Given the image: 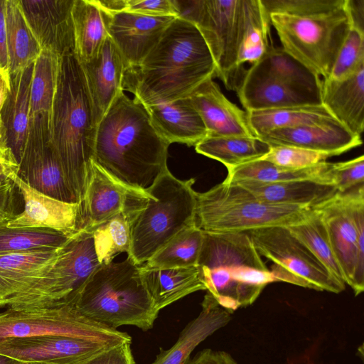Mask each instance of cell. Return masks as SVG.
I'll return each mask as SVG.
<instances>
[{
  "label": "cell",
  "instance_id": "6da1fadb",
  "mask_svg": "<svg viewBox=\"0 0 364 364\" xmlns=\"http://www.w3.org/2000/svg\"><path fill=\"white\" fill-rule=\"evenodd\" d=\"M169 145L144 106L122 92L97 125L93 161L127 189L144 191L168 170Z\"/></svg>",
  "mask_w": 364,
  "mask_h": 364
},
{
  "label": "cell",
  "instance_id": "7a4b0ae2",
  "mask_svg": "<svg viewBox=\"0 0 364 364\" xmlns=\"http://www.w3.org/2000/svg\"><path fill=\"white\" fill-rule=\"evenodd\" d=\"M210 50L191 21L176 17L137 65L125 70L123 90L144 107L188 97L205 80L215 77Z\"/></svg>",
  "mask_w": 364,
  "mask_h": 364
},
{
  "label": "cell",
  "instance_id": "3957f363",
  "mask_svg": "<svg viewBox=\"0 0 364 364\" xmlns=\"http://www.w3.org/2000/svg\"><path fill=\"white\" fill-rule=\"evenodd\" d=\"M97 125L80 64L62 57L49 122V141L81 209L93 160Z\"/></svg>",
  "mask_w": 364,
  "mask_h": 364
},
{
  "label": "cell",
  "instance_id": "277c9868",
  "mask_svg": "<svg viewBox=\"0 0 364 364\" xmlns=\"http://www.w3.org/2000/svg\"><path fill=\"white\" fill-rule=\"evenodd\" d=\"M194 182L167 170L146 190L127 189L122 211L130 228L128 255L136 264L146 263L179 232L196 224Z\"/></svg>",
  "mask_w": 364,
  "mask_h": 364
},
{
  "label": "cell",
  "instance_id": "5b68a950",
  "mask_svg": "<svg viewBox=\"0 0 364 364\" xmlns=\"http://www.w3.org/2000/svg\"><path fill=\"white\" fill-rule=\"evenodd\" d=\"M197 267L206 290L229 313L252 304L276 279L247 232H204Z\"/></svg>",
  "mask_w": 364,
  "mask_h": 364
},
{
  "label": "cell",
  "instance_id": "8992f818",
  "mask_svg": "<svg viewBox=\"0 0 364 364\" xmlns=\"http://www.w3.org/2000/svg\"><path fill=\"white\" fill-rule=\"evenodd\" d=\"M141 265L128 257L101 264L77 295L73 306L85 317L117 329L134 326L153 328L159 311L144 283Z\"/></svg>",
  "mask_w": 364,
  "mask_h": 364
},
{
  "label": "cell",
  "instance_id": "52a82bcc",
  "mask_svg": "<svg viewBox=\"0 0 364 364\" xmlns=\"http://www.w3.org/2000/svg\"><path fill=\"white\" fill-rule=\"evenodd\" d=\"M311 210L306 206L263 201L239 184L223 181L205 192H196V224L204 232H248L296 225Z\"/></svg>",
  "mask_w": 364,
  "mask_h": 364
},
{
  "label": "cell",
  "instance_id": "ba28073f",
  "mask_svg": "<svg viewBox=\"0 0 364 364\" xmlns=\"http://www.w3.org/2000/svg\"><path fill=\"white\" fill-rule=\"evenodd\" d=\"M282 48L319 77L329 76L350 22L346 4L336 11L308 16L269 14Z\"/></svg>",
  "mask_w": 364,
  "mask_h": 364
},
{
  "label": "cell",
  "instance_id": "9c48e42d",
  "mask_svg": "<svg viewBox=\"0 0 364 364\" xmlns=\"http://www.w3.org/2000/svg\"><path fill=\"white\" fill-rule=\"evenodd\" d=\"M178 17L191 21L204 38L215 61V77L236 91L245 70L237 63L242 26V0L178 1Z\"/></svg>",
  "mask_w": 364,
  "mask_h": 364
},
{
  "label": "cell",
  "instance_id": "30bf717a",
  "mask_svg": "<svg viewBox=\"0 0 364 364\" xmlns=\"http://www.w3.org/2000/svg\"><path fill=\"white\" fill-rule=\"evenodd\" d=\"M44 336L92 341L111 347L132 341L127 333L85 317L73 305L33 309L7 308L0 312V342Z\"/></svg>",
  "mask_w": 364,
  "mask_h": 364
},
{
  "label": "cell",
  "instance_id": "8fae6325",
  "mask_svg": "<svg viewBox=\"0 0 364 364\" xmlns=\"http://www.w3.org/2000/svg\"><path fill=\"white\" fill-rule=\"evenodd\" d=\"M321 216L343 272L355 296L364 290V185L313 208Z\"/></svg>",
  "mask_w": 364,
  "mask_h": 364
},
{
  "label": "cell",
  "instance_id": "7c38bea8",
  "mask_svg": "<svg viewBox=\"0 0 364 364\" xmlns=\"http://www.w3.org/2000/svg\"><path fill=\"white\" fill-rule=\"evenodd\" d=\"M258 253L271 261L276 282L317 291L340 293L346 284L334 277L287 227H265L247 232Z\"/></svg>",
  "mask_w": 364,
  "mask_h": 364
},
{
  "label": "cell",
  "instance_id": "4fadbf2b",
  "mask_svg": "<svg viewBox=\"0 0 364 364\" xmlns=\"http://www.w3.org/2000/svg\"><path fill=\"white\" fill-rule=\"evenodd\" d=\"M101 265L91 232L81 230L65 244L53 266L29 291L25 309L73 305Z\"/></svg>",
  "mask_w": 364,
  "mask_h": 364
},
{
  "label": "cell",
  "instance_id": "5bb4252c",
  "mask_svg": "<svg viewBox=\"0 0 364 364\" xmlns=\"http://www.w3.org/2000/svg\"><path fill=\"white\" fill-rule=\"evenodd\" d=\"M49 121L47 114L30 118L26 141L18 159V176L41 193L77 203L50 144Z\"/></svg>",
  "mask_w": 364,
  "mask_h": 364
},
{
  "label": "cell",
  "instance_id": "9a60e30c",
  "mask_svg": "<svg viewBox=\"0 0 364 364\" xmlns=\"http://www.w3.org/2000/svg\"><path fill=\"white\" fill-rule=\"evenodd\" d=\"M109 348L92 341L44 336L1 341L0 354L23 364H78Z\"/></svg>",
  "mask_w": 364,
  "mask_h": 364
},
{
  "label": "cell",
  "instance_id": "2e32d148",
  "mask_svg": "<svg viewBox=\"0 0 364 364\" xmlns=\"http://www.w3.org/2000/svg\"><path fill=\"white\" fill-rule=\"evenodd\" d=\"M65 244L56 249L1 255L0 309H24L29 291L55 263Z\"/></svg>",
  "mask_w": 364,
  "mask_h": 364
},
{
  "label": "cell",
  "instance_id": "e0dca14e",
  "mask_svg": "<svg viewBox=\"0 0 364 364\" xmlns=\"http://www.w3.org/2000/svg\"><path fill=\"white\" fill-rule=\"evenodd\" d=\"M14 183L23 203V210L8 221V228H42L72 237L80 230V209L78 203L59 200L31 187L18 174Z\"/></svg>",
  "mask_w": 364,
  "mask_h": 364
},
{
  "label": "cell",
  "instance_id": "ac0fdd59",
  "mask_svg": "<svg viewBox=\"0 0 364 364\" xmlns=\"http://www.w3.org/2000/svg\"><path fill=\"white\" fill-rule=\"evenodd\" d=\"M102 13L108 35L122 56L125 70L139 65L144 59L176 18L124 11Z\"/></svg>",
  "mask_w": 364,
  "mask_h": 364
},
{
  "label": "cell",
  "instance_id": "d6986e66",
  "mask_svg": "<svg viewBox=\"0 0 364 364\" xmlns=\"http://www.w3.org/2000/svg\"><path fill=\"white\" fill-rule=\"evenodd\" d=\"M73 1L20 0L26 19L42 49L61 57L73 54Z\"/></svg>",
  "mask_w": 364,
  "mask_h": 364
},
{
  "label": "cell",
  "instance_id": "ffe728a7",
  "mask_svg": "<svg viewBox=\"0 0 364 364\" xmlns=\"http://www.w3.org/2000/svg\"><path fill=\"white\" fill-rule=\"evenodd\" d=\"M80 64L97 127L114 99L124 92V62L116 45L108 36L93 58Z\"/></svg>",
  "mask_w": 364,
  "mask_h": 364
},
{
  "label": "cell",
  "instance_id": "44dd1931",
  "mask_svg": "<svg viewBox=\"0 0 364 364\" xmlns=\"http://www.w3.org/2000/svg\"><path fill=\"white\" fill-rule=\"evenodd\" d=\"M257 137L271 146H296L326 153L332 156L343 154L362 144L361 136L353 134L337 120L277 129Z\"/></svg>",
  "mask_w": 364,
  "mask_h": 364
},
{
  "label": "cell",
  "instance_id": "7402d4cb",
  "mask_svg": "<svg viewBox=\"0 0 364 364\" xmlns=\"http://www.w3.org/2000/svg\"><path fill=\"white\" fill-rule=\"evenodd\" d=\"M188 97L205 126L207 136H255L247 112L230 102L213 78L201 83Z\"/></svg>",
  "mask_w": 364,
  "mask_h": 364
},
{
  "label": "cell",
  "instance_id": "603a6c76",
  "mask_svg": "<svg viewBox=\"0 0 364 364\" xmlns=\"http://www.w3.org/2000/svg\"><path fill=\"white\" fill-rule=\"evenodd\" d=\"M236 92L247 112L298 105H322L321 100L291 88L266 75L254 64L245 70Z\"/></svg>",
  "mask_w": 364,
  "mask_h": 364
},
{
  "label": "cell",
  "instance_id": "cb8c5ba5",
  "mask_svg": "<svg viewBox=\"0 0 364 364\" xmlns=\"http://www.w3.org/2000/svg\"><path fill=\"white\" fill-rule=\"evenodd\" d=\"M127 189L93 160L80 209V231H90L122 211Z\"/></svg>",
  "mask_w": 364,
  "mask_h": 364
},
{
  "label": "cell",
  "instance_id": "d4e9b609",
  "mask_svg": "<svg viewBox=\"0 0 364 364\" xmlns=\"http://www.w3.org/2000/svg\"><path fill=\"white\" fill-rule=\"evenodd\" d=\"M321 103L338 122L361 136L364 129V67L345 79L322 80Z\"/></svg>",
  "mask_w": 364,
  "mask_h": 364
},
{
  "label": "cell",
  "instance_id": "484cf974",
  "mask_svg": "<svg viewBox=\"0 0 364 364\" xmlns=\"http://www.w3.org/2000/svg\"><path fill=\"white\" fill-rule=\"evenodd\" d=\"M144 107L154 128L170 144L196 146L208 136L205 126L188 97Z\"/></svg>",
  "mask_w": 364,
  "mask_h": 364
},
{
  "label": "cell",
  "instance_id": "4316f807",
  "mask_svg": "<svg viewBox=\"0 0 364 364\" xmlns=\"http://www.w3.org/2000/svg\"><path fill=\"white\" fill-rule=\"evenodd\" d=\"M199 315L182 330L174 345L160 353L151 364H181L195 348L230 320V314L222 308L213 296L207 292Z\"/></svg>",
  "mask_w": 364,
  "mask_h": 364
},
{
  "label": "cell",
  "instance_id": "83f0119b",
  "mask_svg": "<svg viewBox=\"0 0 364 364\" xmlns=\"http://www.w3.org/2000/svg\"><path fill=\"white\" fill-rule=\"evenodd\" d=\"M259 200L274 204L296 205L314 208L338 193L328 184L312 180L262 182L253 180L235 181Z\"/></svg>",
  "mask_w": 364,
  "mask_h": 364
},
{
  "label": "cell",
  "instance_id": "f1b7e54d",
  "mask_svg": "<svg viewBox=\"0 0 364 364\" xmlns=\"http://www.w3.org/2000/svg\"><path fill=\"white\" fill-rule=\"evenodd\" d=\"M146 290L157 311L199 290H206L197 266L150 268L141 267Z\"/></svg>",
  "mask_w": 364,
  "mask_h": 364
},
{
  "label": "cell",
  "instance_id": "f546056e",
  "mask_svg": "<svg viewBox=\"0 0 364 364\" xmlns=\"http://www.w3.org/2000/svg\"><path fill=\"white\" fill-rule=\"evenodd\" d=\"M33 68V64L10 77V91L1 112L8 144L17 159L23 149L28 132Z\"/></svg>",
  "mask_w": 364,
  "mask_h": 364
},
{
  "label": "cell",
  "instance_id": "4dcf8cb0",
  "mask_svg": "<svg viewBox=\"0 0 364 364\" xmlns=\"http://www.w3.org/2000/svg\"><path fill=\"white\" fill-rule=\"evenodd\" d=\"M254 65L269 77L321 101L322 80L282 47L272 46Z\"/></svg>",
  "mask_w": 364,
  "mask_h": 364
},
{
  "label": "cell",
  "instance_id": "1f68e13d",
  "mask_svg": "<svg viewBox=\"0 0 364 364\" xmlns=\"http://www.w3.org/2000/svg\"><path fill=\"white\" fill-rule=\"evenodd\" d=\"M6 20L11 77L33 64L42 48L26 19L20 0H6Z\"/></svg>",
  "mask_w": 364,
  "mask_h": 364
},
{
  "label": "cell",
  "instance_id": "d6a6232c",
  "mask_svg": "<svg viewBox=\"0 0 364 364\" xmlns=\"http://www.w3.org/2000/svg\"><path fill=\"white\" fill-rule=\"evenodd\" d=\"M74 52L80 63L93 58L109 36L102 10L93 0H74L72 8Z\"/></svg>",
  "mask_w": 364,
  "mask_h": 364
},
{
  "label": "cell",
  "instance_id": "836d02e7",
  "mask_svg": "<svg viewBox=\"0 0 364 364\" xmlns=\"http://www.w3.org/2000/svg\"><path fill=\"white\" fill-rule=\"evenodd\" d=\"M332 163L324 161L303 168H290L258 159L235 167L227 168L224 181L235 182L253 180L262 182H284L296 180H312L331 185L330 169ZM333 186V185H332Z\"/></svg>",
  "mask_w": 364,
  "mask_h": 364
},
{
  "label": "cell",
  "instance_id": "e575fe53",
  "mask_svg": "<svg viewBox=\"0 0 364 364\" xmlns=\"http://www.w3.org/2000/svg\"><path fill=\"white\" fill-rule=\"evenodd\" d=\"M242 26L237 63L259 61L273 46L271 23L260 0H242Z\"/></svg>",
  "mask_w": 364,
  "mask_h": 364
},
{
  "label": "cell",
  "instance_id": "d590c367",
  "mask_svg": "<svg viewBox=\"0 0 364 364\" xmlns=\"http://www.w3.org/2000/svg\"><path fill=\"white\" fill-rule=\"evenodd\" d=\"M202 155L222 163L226 168L260 159L271 146L257 136H207L195 146Z\"/></svg>",
  "mask_w": 364,
  "mask_h": 364
},
{
  "label": "cell",
  "instance_id": "8d00e7d4",
  "mask_svg": "<svg viewBox=\"0 0 364 364\" xmlns=\"http://www.w3.org/2000/svg\"><path fill=\"white\" fill-rule=\"evenodd\" d=\"M250 126L256 136L270 131L336 120L323 105H306L248 112Z\"/></svg>",
  "mask_w": 364,
  "mask_h": 364
},
{
  "label": "cell",
  "instance_id": "74e56055",
  "mask_svg": "<svg viewBox=\"0 0 364 364\" xmlns=\"http://www.w3.org/2000/svg\"><path fill=\"white\" fill-rule=\"evenodd\" d=\"M61 63L60 55L47 49H42L35 60L31 84L30 118L41 114L50 117Z\"/></svg>",
  "mask_w": 364,
  "mask_h": 364
},
{
  "label": "cell",
  "instance_id": "f35d334b",
  "mask_svg": "<svg viewBox=\"0 0 364 364\" xmlns=\"http://www.w3.org/2000/svg\"><path fill=\"white\" fill-rule=\"evenodd\" d=\"M203 237V231L196 224L188 226L169 240L144 266L150 268L196 266Z\"/></svg>",
  "mask_w": 364,
  "mask_h": 364
},
{
  "label": "cell",
  "instance_id": "ab89813d",
  "mask_svg": "<svg viewBox=\"0 0 364 364\" xmlns=\"http://www.w3.org/2000/svg\"><path fill=\"white\" fill-rule=\"evenodd\" d=\"M287 228L334 277L345 283L343 272L334 255L324 223L314 209L312 208L304 220Z\"/></svg>",
  "mask_w": 364,
  "mask_h": 364
},
{
  "label": "cell",
  "instance_id": "60d3db41",
  "mask_svg": "<svg viewBox=\"0 0 364 364\" xmlns=\"http://www.w3.org/2000/svg\"><path fill=\"white\" fill-rule=\"evenodd\" d=\"M6 224H0V255L56 249L71 237L50 229H12Z\"/></svg>",
  "mask_w": 364,
  "mask_h": 364
},
{
  "label": "cell",
  "instance_id": "b9f144b4",
  "mask_svg": "<svg viewBox=\"0 0 364 364\" xmlns=\"http://www.w3.org/2000/svg\"><path fill=\"white\" fill-rule=\"evenodd\" d=\"M89 232L92 234L95 251L101 264L112 262L120 253L129 254L130 228L123 211Z\"/></svg>",
  "mask_w": 364,
  "mask_h": 364
},
{
  "label": "cell",
  "instance_id": "7bdbcfd3",
  "mask_svg": "<svg viewBox=\"0 0 364 364\" xmlns=\"http://www.w3.org/2000/svg\"><path fill=\"white\" fill-rule=\"evenodd\" d=\"M363 67H364V32L350 26L327 78L335 80L345 79Z\"/></svg>",
  "mask_w": 364,
  "mask_h": 364
},
{
  "label": "cell",
  "instance_id": "ee69618b",
  "mask_svg": "<svg viewBox=\"0 0 364 364\" xmlns=\"http://www.w3.org/2000/svg\"><path fill=\"white\" fill-rule=\"evenodd\" d=\"M105 13L131 12L151 16L180 15L177 0H93Z\"/></svg>",
  "mask_w": 364,
  "mask_h": 364
},
{
  "label": "cell",
  "instance_id": "f6af8a7d",
  "mask_svg": "<svg viewBox=\"0 0 364 364\" xmlns=\"http://www.w3.org/2000/svg\"><path fill=\"white\" fill-rule=\"evenodd\" d=\"M268 16L273 13L308 16L330 13L345 6L346 0H260Z\"/></svg>",
  "mask_w": 364,
  "mask_h": 364
},
{
  "label": "cell",
  "instance_id": "bcb514c9",
  "mask_svg": "<svg viewBox=\"0 0 364 364\" xmlns=\"http://www.w3.org/2000/svg\"><path fill=\"white\" fill-rule=\"evenodd\" d=\"M331 155L291 146H273L260 159L276 165L290 168H303L326 161Z\"/></svg>",
  "mask_w": 364,
  "mask_h": 364
},
{
  "label": "cell",
  "instance_id": "7dc6e473",
  "mask_svg": "<svg viewBox=\"0 0 364 364\" xmlns=\"http://www.w3.org/2000/svg\"><path fill=\"white\" fill-rule=\"evenodd\" d=\"M330 177L331 185L339 193L346 192L357 186L363 184V155L346 161L332 163Z\"/></svg>",
  "mask_w": 364,
  "mask_h": 364
},
{
  "label": "cell",
  "instance_id": "c3c4849f",
  "mask_svg": "<svg viewBox=\"0 0 364 364\" xmlns=\"http://www.w3.org/2000/svg\"><path fill=\"white\" fill-rule=\"evenodd\" d=\"M131 343L109 348L78 364H136Z\"/></svg>",
  "mask_w": 364,
  "mask_h": 364
},
{
  "label": "cell",
  "instance_id": "681fc988",
  "mask_svg": "<svg viewBox=\"0 0 364 364\" xmlns=\"http://www.w3.org/2000/svg\"><path fill=\"white\" fill-rule=\"evenodd\" d=\"M181 364H238L227 352L204 349L193 357L189 356Z\"/></svg>",
  "mask_w": 364,
  "mask_h": 364
},
{
  "label": "cell",
  "instance_id": "f907efd6",
  "mask_svg": "<svg viewBox=\"0 0 364 364\" xmlns=\"http://www.w3.org/2000/svg\"><path fill=\"white\" fill-rule=\"evenodd\" d=\"M19 162L9 146L0 149V181L18 174Z\"/></svg>",
  "mask_w": 364,
  "mask_h": 364
},
{
  "label": "cell",
  "instance_id": "816d5d0a",
  "mask_svg": "<svg viewBox=\"0 0 364 364\" xmlns=\"http://www.w3.org/2000/svg\"><path fill=\"white\" fill-rule=\"evenodd\" d=\"M6 0H0V70L10 77L6 45Z\"/></svg>",
  "mask_w": 364,
  "mask_h": 364
},
{
  "label": "cell",
  "instance_id": "f5cc1de1",
  "mask_svg": "<svg viewBox=\"0 0 364 364\" xmlns=\"http://www.w3.org/2000/svg\"><path fill=\"white\" fill-rule=\"evenodd\" d=\"M19 191L0 196V224L6 223L18 214L17 195Z\"/></svg>",
  "mask_w": 364,
  "mask_h": 364
},
{
  "label": "cell",
  "instance_id": "db71d44e",
  "mask_svg": "<svg viewBox=\"0 0 364 364\" xmlns=\"http://www.w3.org/2000/svg\"><path fill=\"white\" fill-rule=\"evenodd\" d=\"M350 26L364 32V0H346Z\"/></svg>",
  "mask_w": 364,
  "mask_h": 364
},
{
  "label": "cell",
  "instance_id": "11a10c76",
  "mask_svg": "<svg viewBox=\"0 0 364 364\" xmlns=\"http://www.w3.org/2000/svg\"><path fill=\"white\" fill-rule=\"evenodd\" d=\"M10 91V77L0 70V122L1 112Z\"/></svg>",
  "mask_w": 364,
  "mask_h": 364
},
{
  "label": "cell",
  "instance_id": "9f6ffc18",
  "mask_svg": "<svg viewBox=\"0 0 364 364\" xmlns=\"http://www.w3.org/2000/svg\"><path fill=\"white\" fill-rule=\"evenodd\" d=\"M6 129L3 121L0 122V149L8 146Z\"/></svg>",
  "mask_w": 364,
  "mask_h": 364
},
{
  "label": "cell",
  "instance_id": "6f0895ef",
  "mask_svg": "<svg viewBox=\"0 0 364 364\" xmlns=\"http://www.w3.org/2000/svg\"><path fill=\"white\" fill-rule=\"evenodd\" d=\"M0 364H23L14 358L0 354Z\"/></svg>",
  "mask_w": 364,
  "mask_h": 364
}]
</instances>
